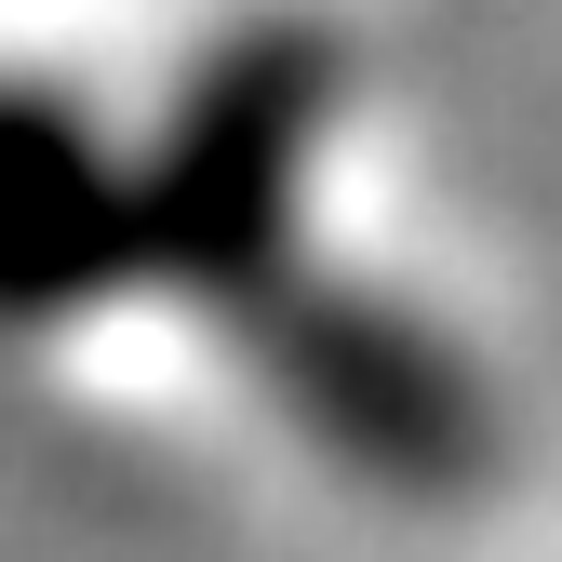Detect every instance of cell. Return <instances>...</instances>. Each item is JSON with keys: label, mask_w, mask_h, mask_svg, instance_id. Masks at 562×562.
Segmentation results:
<instances>
[{"label": "cell", "mask_w": 562, "mask_h": 562, "mask_svg": "<svg viewBox=\"0 0 562 562\" xmlns=\"http://www.w3.org/2000/svg\"><path fill=\"white\" fill-rule=\"evenodd\" d=\"M27 188L14 322L41 375L201 402L215 442L375 522L509 509L522 402L482 308L375 188L335 0H188V41H94L81 67L41 41Z\"/></svg>", "instance_id": "6da1fadb"}, {"label": "cell", "mask_w": 562, "mask_h": 562, "mask_svg": "<svg viewBox=\"0 0 562 562\" xmlns=\"http://www.w3.org/2000/svg\"><path fill=\"white\" fill-rule=\"evenodd\" d=\"M509 562H562V522H549V536H522V549H509Z\"/></svg>", "instance_id": "7a4b0ae2"}]
</instances>
